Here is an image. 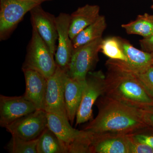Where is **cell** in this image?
I'll return each instance as SVG.
<instances>
[{
    "label": "cell",
    "instance_id": "cell-8",
    "mask_svg": "<svg viewBox=\"0 0 153 153\" xmlns=\"http://www.w3.org/2000/svg\"><path fill=\"white\" fill-rule=\"evenodd\" d=\"M47 127V112L36 110L24 116L5 128L12 136L27 140L37 139Z\"/></svg>",
    "mask_w": 153,
    "mask_h": 153
},
{
    "label": "cell",
    "instance_id": "cell-20",
    "mask_svg": "<svg viewBox=\"0 0 153 153\" xmlns=\"http://www.w3.org/2000/svg\"><path fill=\"white\" fill-rule=\"evenodd\" d=\"M121 27L128 35H137L145 38L153 34V15H138L134 21L123 24Z\"/></svg>",
    "mask_w": 153,
    "mask_h": 153
},
{
    "label": "cell",
    "instance_id": "cell-1",
    "mask_svg": "<svg viewBox=\"0 0 153 153\" xmlns=\"http://www.w3.org/2000/svg\"><path fill=\"white\" fill-rule=\"evenodd\" d=\"M105 79L104 95L140 109L153 107V95L122 61L109 59Z\"/></svg>",
    "mask_w": 153,
    "mask_h": 153
},
{
    "label": "cell",
    "instance_id": "cell-10",
    "mask_svg": "<svg viewBox=\"0 0 153 153\" xmlns=\"http://www.w3.org/2000/svg\"><path fill=\"white\" fill-rule=\"evenodd\" d=\"M35 105L24 95H0V126L5 128L24 116L36 111Z\"/></svg>",
    "mask_w": 153,
    "mask_h": 153
},
{
    "label": "cell",
    "instance_id": "cell-4",
    "mask_svg": "<svg viewBox=\"0 0 153 153\" xmlns=\"http://www.w3.org/2000/svg\"><path fill=\"white\" fill-rule=\"evenodd\" d=\"M102 38H98L74 49L68 69V76L85 81L88 74L93 69L98 60Z\"/></svg>",
    "mask_w": 153,
    "mask_h": 153
},
{
    "label": "cell",
    "instance_id": "cell-25",
    "mask_svg": "<svg viewBox=\"0 0 153 153\" xmlns=\"http://www.w3.org/2000/svg\"><path fill=\"white\" fill-rule=\"evenodd\" d=\"M134 72L153 95V66L144 71Z\"/></svg>",
    "mask_w": 153,
    "mask_h": 153
},
{
    "label": "cell",
    "instance_id": "cell-19",
    "mask_svg": "<svg viewBox=\"0 0 153 153\" xmlns=\"http://www.w3.org/2000/svg\"><path fill=\"white\" fill-rule=\"evenodd\" d=\"M37 149L38 153H68L66 145L48 127L38 138Z\"/></svg>",
    "mask_w": 153,
    "mask_h": 153
},
{
    "label": "cell",
    "instance_id": "cell-22",
    "mask_svg": "<svg viewBox=\"0 0 153 153\" xmlns=\"http://www.w3.org/2000/svg\"><path fill=\"white\" fill-rule=\"evenodd\" d=\"M38 139L27 140L16 136H12L5 149L11 153H38Z\"/></svg>",
    "mask_w": 153,
    "mask_h": 153
},
{
    "label": "cell",
    "instance_id": "cell-2",
    "mask_svg": "<svg viewBox=\"0 0 153 153\" xmlns=\"http://www.w3.org/2000/svg\"><path fill=\"white\" fill-rule=\"evenodd\" d=\"M98 114L84 127L92 134L111 133L128 134L148 127L141 109L127 105L105 95L97 101Z\"/></svg>",
    "mask_w": 153,
    "mask_h": 153
},
{
    "label": "cell",
    "instance_id": "cell-5",
    "mask_svg": "<svg viewBox=\"0 0 153 153\" xmlns=\"http://www.w3.org/2000/svg\"><path fill=\"white\" fill-rule=\"evenodd\" d=\"M40 0H1L0 39L10 37L24 16L34 7L41 4Z\"/></svg>",
    "mask_w": 153,
    "mask_h": 153
},
{
    "label": "cell",
    "instance_id": "cell-24",
    "mask_svg": "<svg viewBox=\"0 0 153 153\" xmlns=\"http://www.w3.org/2000/svg\"><path fill=\"white\" fill-rule=\"evenodd\" d=\"M150 132L149 128L146 127L128 135L137 141L145 144L153 149V133Z\"/></svg>",
    "mask_w": 153,
    "mask_h": 153
},
{
    "label": "cell",
    "instance_id": "cell-31",
    "mask_svg": "<svg viewBox=\"0 0 153 153\" xmlns=\"http://www.w3.org/2000/svg\"></svg>",
    "mask_w": 153,
    "mask_h": 153
},
{
    "label": "cell",
    "instance_id": "cell-23",
    "mask_svg": "<svg viewBox=\"0 0 153 153\" xmlns=\"http://www.w3.org/2000/svg\"><path fill=\"white\" fill-rule=\"evenodd\" d=\"M68 153H91V137L82 130V134L68 147Z\"/></svg>",
    "mask_w": 153,
    "mask_h": 153
},
{
    "label": "cell",
    "instance_id": "cell-30",
    "mask_svg": "<svg viewBox=\"0 0 153 153\" xmlns=\"http://www.w3.org/2000/svg\"><path fill=\"white\" fill-rule=\"evenodd\" d=\"M151 8H152V10H153V5L152 6V7H151Z\"/></svg>",
    "mask_w": 153,
    "mask_h": 153
},
{
    "label": "cell",
    "instance_id": "cell-7",
    "mask_svg": "<svg viewBox=\"0 0 153 153\" xmlns=\"http://www.w3.org/2000/svg\"><path fill=\"white\" fill-rule=\"evenodd\" d=\"M66 75V72L57 66L55 73L47 79L44 110L68 120L65 102Z\"/></svg>",
    "mask_w": 153,
    "mask_h": 153
},
{
    "label": "cell",
    "instance_id": "cell-29",
    "mask_svg": "<svg viewBox=\"0 0 153 153\" xmlns=\"http://www.w3.org/2000/svg\"><path fill=\"white\" fill-rule=\"evenodd\" d=\"M40 1H42L43 2L45 1H51V0H40Z\"/></svg>",
    "mask_w": 153,
    "mask_h": 153
},
{
    "label": "cell",
    "instance_id": "cell-3",
    "mask_svg": "<svg viewBox=\"0 0 153 153\" xmlns=\"http://www.w3.org/2000/svg\"><path fill=\"white\" fill-rule=\"evenodd\" d=\"M50 49L34 27L22 68L38 71L47 79L53 75L57 66Z\"/></svg>",
    "mask_w": 153,
    "mask_h": 153
},
{
    "label": "cell",
    "instance_id": "cell-6",
    "mask_svg": "<svg viewBox=\"0 0 153 153\" xmlns=\"http://www.w3.org/2000/svg\"><path fill=\"white\" fill-rule=\"evenodd\" d=\"M105 79V75L101 71L88 74L82 100L76 115V126L93 119L94 104L99 97L104 94Z\"/></svg>",
    "mask_w": 153,
    "mask_h": 153
},
{
    "label": "cell",
    "instance_id": "cell-11",
    "mask_svg": "<svg viewBox=\"0 0 153 153\" xmlns=\"http://www.w3.org/2000/svg\"><path fill=\"white\" fill-rule=\"evenodd\" d=\"M58 45L55 55L57 66L66 72L69 66L73 49L69 36L70 15L61 13L56 17Z\"/></svg>",
    "mask_w": 153,
    "mask_h": 153
},
{
    "label": "cell",
    "instance_id": "cell-17",
    "mask_svg": "<svg viewBox=\"0 0 153 153\" xmlns=\"http://www.w3.org/2000/svg\"><path fill=\"white\" fill-rule=\"evenodd\" d=\"M47 127L61 140L67 148L82 134V130L74 128L69 120L59 115L47 113Z\"/></svg>",
    "mask_w": 153,
    "mask_h": 153
},
{
    "label": "cell",
    "instance_id": "cell-13",
    "mask_svg": "<svg viewBox=\"0 0 153 153\" xmlns=\"http://www.w3.org/2000/svg\"><path fill=\"white\" fill-rule=\"evenodd\" d=\"M22 69L26 83L24 97L33 103L37 110H44L47 79L36 70Z\"/></svg>",
    "mask_w": 153,
    "mask_h": 153
},
{
    "label": "cell",
    "instance_id": "cell-14",
    "mask_svg": "<svg viewBox=\"0 0 153 153\" xmlns=\"http://www.w3.org/2000/svg\"><path fill=\"white\" fill-rule=\"evenodd\" d=\"M121 47L127 58L123 61L128 68L135 72L144 71L153 66V52L137 49L126 39L118 37Z\"/></svg>",
    "mask_w": 153,
    "mask_h": 153
},
{
    "label": "cell",
    "instance_id": "cell-12",
    "mask_svg": "<svg viewBox=\"0 0 153 153\" xmlns=\"http://www.w3.org/2000/svg\"><path fill=\"white\" fill-rule=\"evenodd\" d=\"M88 133L91 137V153H129L127 134Z\"/></svg>",
    "mask_w": 153,
    "mask_h": 153
},
{
    "label": "cell",
    "instance_id": "cell-18",
    "mask_svg": "<svg viewBox=\"0 0 153 153\" xmlns=\"http://www.w3.org/2000/svg\"><path fill=\"white\" fill-rule=\"evenodd\" d=\"M106 27L105 18L100 15L95 22L78 33L72 40L73 49L102 38Z\"/></svg>",
    "mask_w": 153,
    "mask_h": 153
},
{
    "label": "cell",
    "instance_id": "cell-9",
    "mask_svg": "<svg viewBox=\"0 0 153 153\" xmlns=\"http://www.w3.org/2000/svg\"><path fill=\"white\" fill-rule=\"evenodd\" d=\"M30 12L32 27L36 29L55 56L58 39L56 17L44 10L41 4L34 7Z\"/></svg>",
    "mask_w": 153,
    "mask_h": 153
},
{
    "label": "cell",
    "instance_id": "cell-15",
    "mask_svg": "<svg viewBox=\"0 0 153 153\" xmlns=\"http://www.w3.org/2000/svg\"><path fill=\"white\" fill-rule=\"evenodd\" d=\"M85 83L86 80H78L66 75L65 89V105L67 117L71 125L74 123L80 106Z\"/></svg>",
    "mask_w": 153,
    "mask_h": 153
},
{
    "label": "cell",
    "instance_id": "cell-16",
    "mask_svg": "<svg viewBox=\"0 0 153 153\" xmlns=\"http://www.w3.org/2000/svg\"><path fill=\"white\" fill-rule=\"evenodd\" d=\"M100 10V7L97 5L86 4L70 15L69 36L71 40L98 19Z\"/></svg>",
    "mask_w": 153,
    "mask_h": 153
},
{
    "label": "cell",
    "instance_id": "cell-28",
    "mask_svg": "<svg viewBox=\"0 0 153 153\" xmlns=\"http://www.w3.org/2000/svg\"><path fill=\"white\" fill-rule=\"evenodd\" d=\"M141 48L145 52H153V34L140 41Z\"/></svg>",
    "mask_w": 153,
    "mask_h": 153
},
{
    "label": "cell",
    "instance_id": "cell-27",
    "mask_svg": "<svg viewBox=\"0 0 153 153\" xmlns=\"http://www.w3.org/2000/svg\"><path fill=\"white\" fill-rule=\"evenodd\" d=\"M143 120L148 127L153 129V107L141 109Z\"/></svg>",
    "mask_w": 153,
    "mask_h": 153
},
{
    "label": "cell",
    "instance_id": "cell-26",
    "mask_svg": "<svg viewBox=\"0 0 153 153\" xmlns=\"http://www.w3.org/2000/svg\"><path fill=\"white\" fill-rule=\"evenodd\" d=\"M129 153H153V149L149 146L137 141L128 135Z\"/></svg>",
    "mask_w": 153,
    "mask_h": 153
},
{
    "label": "cell",
    "instance_id": "cell-21",
    "mask_svg": "<svg viewBox=\"0 0 153 153\" xmlns=\"http://www.w3.org/2000/svg\"><path fill=\"white\" fill-rule=\"evenodd\" d=\"M100 51L110 59L127 62V58L122 49L118 37L102 39Z\"/></svg>",
    "mask_w": 153,
    "mask_h": 153
}]
</instances>
